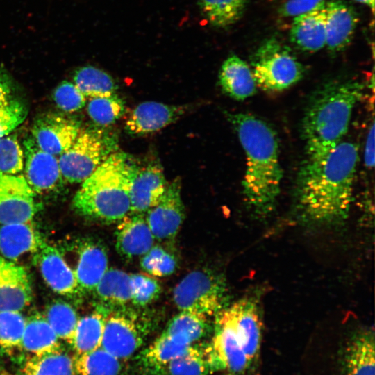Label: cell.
Instances as JSON below:
<instances>
[{
	"label": "cell",
	"instance_id": "6da1fadb",
	"mask_svg": "<svg viewBox=\"0 0 375 375\" xmlns=\"http://www.w3.org/2000/svg\"><path fill=\"white\" fill-rule=\"evenodd\" d=\"M358 158V145L342 141L324 156L306 159L297 175L295 194L304 220L332 224L347 219Z\"/></svg>",
	"mask_w": 375,
	"mask_h": 375
},
{
	"label": "cell",
	"instance_id": "7a4b0ae2",
	"mask_svg": "<svg viewBox=\"0 0 375 375\" xmlns=\"http://www.w3.org/2000/svg\"><path fill=\"white\" fill-rule=\"evenodd\" d=\"M247 158L243 194L249 209L260 217L271 213L281 192L283 170L278 137L262 119L249 113H227Z\"/></svg>",
	"mask_w": 375,
	"mask_h": 375
},
{
	"label": "cell",
	"instance_id": "3957f363",
	"mask_svg": "<svg viewBox=\"0 0 375 375\" xmlns=\"http://www.w3.org/2000/svg\"><path fill=\"white\" fill-rule=\"evenodd\" d=\"M364 90L358 81L333 80L315 92L301 125L308 159L324 156L342 142Z\"/></svg>",
	"mask_w": 375,
	"mask_h": 375
},
{
	"label": "cell",
	"instance_id": "277c9868",
	"mask_svg": "<svg viewBox=\"0 0 375 375\" xmlns=\"http://www.w3.org/2000/svg\"><path fill=\"white\" fill-rule=\"evenodd\" d=\"M138 167L132 156L112 153L82 183L73 199L76 211L103 222H119L131 212L129 191Z\"/></svg>",
	"mask_w": 375,
	"mask_h": 375
},
{
	"label": "cell",
	"instance_id": "5b68a950",
	"mask_svg": "<svg viewBox=\"0 0 375 375\" xmlns=\"http://www.w3.org/2000/svg\"><path fill=\"white\" fill-rule=\"evenodd\" d=\"M256 85L267 92L285 90L303 76L304 69L291 49L277 38L265 40L251 60Z\"/></svg>",
	"mask_w": 375,
	"mask_h": 375
},
{
	"label": "cell",
	"instance_id": "8992f818",
	"mask_svg": "<svg viewBox=\"0 0 375 375\" xmlns=\"http://www.w3.org/2000/svg\"><path fill=\"white\" fill-rule=\"evenodd\" d=\"M117 149L115 134L81 129L72 146L58 156L62 178L69 183H83Z\"/></svg>",
	"mask_w": 375,
	"mask_h": 375
},
{
	"label": "cell",
	"instance_id": "52a82bcc",
	"mask_svg": "<svg viewBox=\"0 0 375 375\" xmlns=\"http://www.w3.org/2000/svg\"><path fill=\"white\" fill-rule=\"evenodd\" d=\"M228 292L223 278L206 269L187 274L175 287L173 299L181 311L206 317L216 315L225 308Z\"/></svg>",
	"mask_w": 375,
	"mask_h": 375
},
{
	"label": "cell",
	"instance_id": "ba28073f",
	"mask_svg": "<svg viewBox=\"0 0 375 375\" xmlns=\"http://www.w3.org/2000/svg\"><path fill=\"white\" fill-rule=\"evenodd\" d=\"M155 328L154 322L121 308L107 315L101 347L124 361L137 354Z\"/></svg>",
	"mask_w": 375,
	"mask_h": 375
},
{
	"label": "cell",
	"instance_id": "9c48e42d",
	"mask_svg": "<svg viewBox=\"0 0 375 375\" xmlns=\"http://www.w3.org/2000/svg\"><path fill=\"white\" fill-rule=\"evenodd\" d=\"M181 190V178H176L167 184L157 204L145 213L155 240H170L177 235L185 218Z\"/></svg>",
	"mask_w": 375,
	"mask_h": 375
},
{
	"label": "cell",
	"instance_id": "30bf717a",
	"mask_svg": "<svg viewBox=\"0 0 375 375\" xmlns=\"http://www.w3.org/2000/svg\"><path fill=\"white\" fill-rule=\"evenodd\" d=\"M35 194L23 174L0 172V224L32 222L37 210Z\"/></svg>",
	"mask_w": 375,
	"mask_h": 375
},
{
	"label": "cell",
	"instance_id": "8fae6325",
	"mask_svg": "<svg viewBox=\"0 0 375 375\" xmlns=\"http://www.w3.org/2000/svg\"><path fill=\"white\" fill-rule=\"evenodd\" d=\"M234 330L251 366L260 353L262 320L258 300L245 297L226 307Z\"/></svg>",
	"mask_w": 375,
	"mask_h": 375
},
{
	"label": "cell",
	"instance_id": "7c38bea8",
	"mask_svg": "<svg viewBox=\"0 0 375 375\" xmlns=\"http://www.w3.org/2000/svg\"><path fill=\"white\" fill-rule=\"evenodd\" d=\"M81 131L77 122L62 115L47 113L37 118L31 138L39 148L56 157L67 151Z\"/></svg>",
	"mask_w": 375,
	"mask_h": 375
},
{
	"label": "cell",
	"instance_id": "4fadbf2b",
	"mask_svg": "<svg viewBox=\"0 0 375 375\" xmlns=\"http://www.w3.org/2000/svg\"><path fill=\"white\" fill-rule=\"evenodd\" d=\"M24 178L35 193L44 194L62 181L58 158L38 147L31 137L24 142Z\"/></svg>",
	"mask_w": 375,
	"mask_h": 375
},
{
	"label": "cell",
	"instance_id": "5bb4252c",
	"mask_svg": "<svg viewBox=\"0 0 375 375\" xmlns=\"http://www.w3.org/2000/svg\"><path fill=\"white\" fill-rule=\"evenodd\" d=\"M215 316L211 345L228 375H244L251 366L235 333L226 307Z\"/></svg>",
	"mask_w": 375,
	"mask_h": 375
},
{
	"label": "cell",
	"instance_id": "9a60e30c",
	"mask_svg": "<svg viewBox=\"0 0 375 375\" xmlns=\"http://www.w3.org/2000/svg\"><path fill=\"white\" fill-rule=\"evenodd\" d=\"M167 184L160 164L138 165L129 191L131 212L145 214L159 201Z\"/></svg>",
	"mask_w": 375,
	"mask_h": 375
},
{
	"label": "cell",
	"instance_id": "2e32d148",
	"mask_svg": "<svg viewBox=\"0 0 375 375\" xmlns=\"http://www.w3.org/2000/svg\"><path fill=\"white\" fill-rule=\"evenodd\" d=\"M31 299V283L26 269L0 257V311H21Z\"/></svg>",
	"mask_w": 375,
	"mask_h": 375
},
{
	"label": "cell",
	"instance_id": "e0dca14e",
	"mask_svg": "<svg viewBox=\"0 0 375 375\" xmlns=\"http://www.w3.org/2000/svg\"><path fill=\"white\" fill-rule=\"evenodd\" d=\"M187 110L186 106L145 101L136 106L128 117L125 128L134 135L158 131L178 120Z\"/></svg>",
	"mask_w": 375,
	"mask_h": 375
},
{
	"label": "cell",
	"instance_id": "ac0fdd59",
	"mask_svg": "<svg viewBox=\"0 0 375 375\" xmlns=\"http://www.w3.org/2000/svg\"><path fill=\"white\" fill-rule=\"evenodd\" d=\"M35 253L43 279L52 290L68 297L81 291L74 270L56 248L44 242Z\"/></svg>",
	"mask_w": 375,
	"mask_h": 375
},
{
	"label": "cell",
	"instance_id": "d6986e66",
	"mask_svg": "<svg viewBox=\"0 0 375 375\" xmlns=\"http://www.w3.org/2000/svg\"><path fill=\"white\" fill-rule=\"evenodd\" d=\"M358 22L356 10L344 0L326 3V47L338 53L351 43Z\"/></svg>",
	"mask_w": 375,
	"mask_h": 375
},
{
	"label": "cell",
	"instance_id": "ffe728a7",
	"mask_svg": "<svg viewBox=\"0 0 375 375\" xmlns=\"http://www.w3.org/2000/svg\"><path fill=\"white\" fill-rule=\"evenodd\" d=\"M224 367L210 342L194 343L169 362L156 375H212Z\"/></svg>",
	"mask_w": 375,
	"mask_h": 375
},
{
	"label": "cell",
	"instance_id": "44dd1931",
	"mask_svg": "<svg viewBox=\"0 0 375 375\" xmlns=\"http://www.w3.org/2000/svg\"><path fill=\"white\" fill-rule=\"evenodd\" d=\"M116 228V249L126 258L145 254L154 244L155 238L144 214L129 212L119 221Z\"/></svg>",
	"mask_w": 375,
	"mask_h": 375
},
{
	"label": "cell",
	"instance_id": "7402d4cb",
	"mask_svg": "<svg viewBox=\"0 0 375 375\" xmlns=\"http://www.w3.org/2000/svg\"><path fill=\"white\" fill-rule=\"evenodd\" d=\"M326 3L293 18L290 39L299 49L315 52L326 47Z\"/></svg>",
	"mask_w": 375,
	"mask_h": 375
},
{
	"label": "cell",
	"instance_id": "603a6c76",
	"mask_svg": "<svg viewBox=\"0 0 375 375\" xmlns=\"http://www.w3.org/2000/svg\"><path fill=\"white\" fill-rule=\"evenodd\" d=\"M374 341L372 330L359 331L348 340L341 356L344 375H375Z\"/></svg>",
	"mask_w": 375,
	"mask_h": 375
},
{
	"label": "cell",
	"instance_id": "cb8c5ba5",
	"mask_svg": "<svg viewBox=\"0 0 375 375\" xmlns=\"http://www.w3.org/2000/svg\"><path fill=\"white\" fill-rule=\"evenodd\" d=\"M44 244L32 224H0V253L8 260H17L28 253H35Z\"/></svg>",
	"mask_w": 375,
	"mask_h": 375
},
{
	"label": "cell",
	"instance_id": "d4e9b609",
	"mask_svg": "<svg viewBox=\"0 0 375 375\" xmlns=\"http://www.w3.org/2000/svg\"><path fill=\"white\" fill-rule=\"evenodd\" d=\"M108 269V255L103 245L90 240L83 243L73 269L81 290L93 292Z\"/></svg>",
	"mask_w": 375,
	"mask_h": 375
},
{
	"label": "cell",
	"instance_id": "484cf974",
	"mask_svg": "<svg viewBox=\"0 0 375 375\" xmlns=\"http://www.w3.org/2000/svg\"><path fill=\"white\" fill-rule=\"evenodd\" d=\"M93 292L101 304L98 310L108 315L131 302V276L117 269H108Z\"/></svg>",
	"mask_w": 375,
	"mask_h": 375
},
{
	"label": "cell",
	"instance_id": "4316f807",
	"mask_svg": "<svg viewBox=\"0 0 375 375\" xmlns=\"http://www.w3.org/2000/svg\"><path fill=\"white\" fill-rule=\"evenodd\" d=\"M219 80L223 91L236 100H244L256 92L257 85L251 67L235 55L224 61Z\"/></svg>",
	"mask_w": 375,
	"mask_h": 375
},
{
	"label": "cell",
	"instance_id": "83f0119b",
	"mask_svg": "<svg viewBox=\"0 0 375 375\" xmlns=\"http://www.w3.org/2000/svg\"><path fill=\"white\" fill-rule=\"evenodd\" d=\"M190 346L162 333L151 344L136 354L135 365L144 375H156L160 369L182 354Z\"/></svg>",
	"mask_w": 375,
	"mask_h": 375
},
{
	"label": "cell",
	"instance_id": "f1b7e54d",
	"mask_svg": "<svg viewBox=\"0 0 375 375\" xmlns=\"http://www.w3.org/2000/svg\"><path fill=\"white\" fill-rule=\"evenodd\" d=\"M60 347L59 338L45 317L36 314L26 319L22 349L33 356H39Z\"/></svg>",
	"mask_w": 375,
	"mask_h": 375
},
{
	"label": "cell",
	"instance_id": "f546056e",
	"mask_svg": "<svg viewBox=\"0 0 375 375\" xmlns=\"http://www.w3.org/2000/svg\"><path fill=\"white\" fill-rule=\"evenodd\" d=\"M107 315L98 310L78 319L72 343L75 356L101 347Z\"/></svg>",
	"mask_w": 375,
	"mask_h": 375
},
{
	"label": "cell",
	"instance_id": "4dcf8cb0",
	"mask_svg": "<svg viewBox=\"0 0 375 375\" xmlns=\"http://www.w3.org/2000/svg\"><path fill=\"white\" fill-rule=\"evenodd\" d=\"M73 358L74 375H124L123 360L101 347Z\"/></svg>",
	"mask_w": 375,
	"mask_h": 375
},
{
	"label": "cell",
	"instance_id": "1f68e13d",
	"mask_svg": "<svg viewBox=\"0 0 375 375\" xmlns=\"http://www.w3.org/2000/svg\"><path fill=\"white\" fill-rule=\"evenodd\" d=\"M74 82L85 98L108 97L115 94L117 86L112 77L106 72L94 66H84L78 69Z\"/></svg>",
	"mask_w": 375,
	"mask_h": 375
},
{
	"label": "cell",
	"instance_id": "d6a6232c",
	"mask_svg": "<svg viewBox=\"0 0 375 375\" xmlns=\"http://www.w3.org/2000/svg\"><path fill=\"white\" fill-rule=\"evenodd\" d=\"M25 375H74V358L61 347L39 356H33L26 362Z\"/></svg>",
	"mask_w": 375,
	"mask_h": 375
},
{
	"label": "cell",
	"instance_id": "836d02e7",
	"mask_svg": "<svg viewBox=\"0 0 375 375\" xmlns=\"http://www.w3.org/2000/svg\"><path fill=\"white\" fill-rule=\"evenodd\" d=\"M207 330V317L194 312L181 311L170 320L162 333L191 345L202 338Z\"/></svg>",
	"mask_w": 375,
	"mask_h": 375
},
{
	"label": "cell",
	"instance_id": "e575fe53",
	"mask_svg": "<svg viewBox=\"0 0 375 375\" xmlns=\"http://www.w3.org/2000/svg\"><path fill=\"white\" fill-rule=\"evenodd\" d=\"M199 6L209 23L225 28L237 22L243 15L248 0H197Z\"/></svg>",
	"mask_w": 375,
	"mask_h": 375
},
{
	"label": "cell",
	"instance_id": "d590c367",
	"mask_svg": "<svg viewBox=\"0 0 375 375\" xmlns=\"http://www.w3.org/2000/svg\"><path fill=\"white\" fill-rule=\"evenodd\" d=\"M45 318L58 337L72 344L79 319L74 307L63 301H54L47 307Z\"/></svg>",
	"mask_w": 375,
	"mask_h": 375
},
{
	"label": "cell",
	"instance_id": "8d00e7d4",
	"mask_svg": "<svg viewBox=\"0 0 375 375\" xmlns=\"http://www.w3.org/2000/svg\"><path fill=\"white\" fill-rule=\"evenodd\" d=\"M26 323L20 311H0V347L7 353L22 349Z\"/></svg>",
	"mask_w": 375,
	"mask_h": 375
},
{
	"label": "cell",
	"instance_id": "74e56055",
	"mask_svg": "<svg viewBox=\"0 0 375 375\" xmlns=\"http://www.w3.org/2000/svg\"><path fill=\"white\" fill-rule=\"evenodd\" d=\"M87 110L91 119L100 126H110L125 112L123 100L116 94L90 99Z\"/></svg>",
	"mask_w": 375,
	"mask_h": 375
},
{
	"label": "cell",
	"instance_id": "f35d334b",
	"mask_svg": "<svg viewBox=\"0 0 375 375\" xmlns=\"http://www.w3.org/2000/svg\"><path fill=\"white\" fill-rule=\"evenodd\" d=\"M24 151L15 134L7 135L0 140V172L15 175L24 167Z\"/></svg>",
	"mask_w": 375,
	"mask_h": 375
},
{
	"label": "cell",
	"instance_id": "ab89813d",
	"mask_svg": "<svg viewBox=\"0 0 375 375\" xmlns=\"http://www.w3.org/2000/svg\"><path fill=\"white\" fill-rule=\"evenodd\" d=\"M142 269L155 276H167L174 272L177 262L172 254L160 246H153L140 260Z\"/></svg>",
	"mask_w": 375,
	"mask_h": 375
},
{
	"label": "cell",
	"instance_id": "60d3db41",
	"mask_svg": "<svg viewBox=\"0 0 375 375\" xmlns=\"http://www.w3.org/2000/svg\"><path fill=\"white\" fill-rule=\"evenodd\" d=\"M131 276V302L138 306H145L157 299L161 292L158 281L145 274Z\"/></svg>",
	"mask_w": 375,
	"mask_h": 375
},
{
	"label": "cell",
	"instance_id": "b9f144b4",
	"mask_svg": "<svg viewBox=\"0 0 375 375\" xmlns=\"http://www.w3.org/2000/svg\"><path fill=\"white\" fill-rule=\"evenodd\" d=\"M27 113L24 102L14 97L0 106V140L19 126Z\"/></svg>",
	"mask_w": 375,
	"mask_h": 375
},
{
	"label": "cell",
	"instance_id": "7bdbcfd3",
	"mask_svg": "<svg viewBox=\"0 0 375 375\" xmlns=\"http://www.w3.org/2000/svg\"><path fill=\"white\" fill-rule=\"evenodd\" d=\"M53 97L57 106L68 112L81 110L86 103L85 97L75 84L66 81H62L56 88Z\"/></svg>",
	"mask_w": 375,
	"mask_h": 375
},
{
	"label": "cell",
	"instance_id": "ee69618b",
	"mask_svg": "<svg viewBox=\"0 0 375 375\" xmlns=\"http://www.w3.org/2000/svg\"><path fill=\"white\" fill-rule=\"evenodd\" d=\"M279 3L278 13L283 17H292L308 12L326 0H276Z\"/></svg>",
	"mask_w": 375,
	"mask_h": 375
},
{
	"label": "cell",
	"instance_id": "f6af8a7d",
	"mask_svg": "<svg viewBox=\"0 0 375 375\" xmlns=\"http://www.w3.org/2000/svg\"><path fill=\"white\" fill-rule=\"evenodd\" d=\"M14 84L9 74L3 69H0V106L12 97Z\"/></svg>",
	"mask_w": 375,
	"mask_h": 375
},
{
	"label": "cell",
	"instance_id": "bcb514c9",
	"mask_svg": "<svg viewBox=\"0 0 375 375\" xmlns=\"http://www.w3.org/2000/svg\"><path fill=\"white\" fill-rule=\"evenodd\" d=\"M374 124L372 123L369 131L365 148V163L367 167L374 165Z\"/></svg>",
	"mask_w": 375,
	"mask_h": 375
},
{
	"label": "cell",
	"instance_id": "7dc6e473",
	"mask_svg": "<svg viewBox=\"0 0 375 375\" xmlns=\"http://www.w3.org/2000/svg\"><path fill=\"white\" fill-rule=\"evenodd\" d=\"M357 2H359L360 3L366 4L369 6L372 10H374V0H354Z\"/></svg>",
	"mask_w": 375,
	"mask_h": 375
},
{
	"label": "cell",
	"instance_id": "c3c4849f",
	"mask_svg": "<svg viewBox=\"0 0 375 375\" xmlns=\"http://www.w3.org/2000/svg\"><path fill=\"white\" fill-rule=\"evenodd\" d=\"M0 375H3L1 367H0Z\"/></svg>",
	"mask_w": 375,
	"mask_h": 375
},
{
	"label": "cell",
	"instance_id": "681fc988",
	"mask_svg": "<svg viewBox=\"0 0 375 375\" xmlns=\"http://www.w3.org/2000/svg\"><path fill=\"white\" fill-rule=\"evenodd\" d=\"M22 375H25V374H22Z\"/></svg>",
	"mask_w": 375,
	"mask_h": 375
},
{
	"label": "cell",
	"instance_id": "f907efd6",
	"mask_svg": "<svg viewBox=\"0 0 375 375\" xmlns=\"http://www.w3.org/2000/svg\"><path fill=\"white\" fill-rule=\"evenodd\" d=\"M275 1H276V0H275Z\"/></svg>",
	"mask_w": 375,
	"mask_h": 375
}]
</instances>
